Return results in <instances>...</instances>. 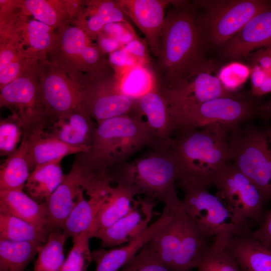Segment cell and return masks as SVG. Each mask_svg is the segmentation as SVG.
<instances>
[{
  "label": "cell",
  "instance_id": "obj_1",
  "mask_svg": "<svg viewBox=\"0 0 271 271\" xmlns=\"http://www.w3.org/2000/svg\"><path fill=\"white\" fill-rule=\"evenodd\" d=\"M171 5L166 13L154 66L161 88L173 85L204 60L195 5L185 1H172Z\"/></svg>",
  "mask_w": 271,
  "mask_h": 271
},
{
  "label": "cell",
  "instance_id": "obj_2",
  "mask_svg": "<svg viewBox=\"0 0 271 271\" xmlns=\"http://www.w3.org/2000/svg\"><path fill=\"white\" fill-rule=\"evenodd\" d=\"M170 143L177 163L176 185L213 186L215 177L227 165L230 129L221 124L176 130Z\"/></svg>",
  "mask_w": 271,
  "mask_h": 271
},
{
  "label": "cell",
  "instance_id": "obj_3",
  "mask_svg": "<svg viewBox=\"0 0 271 271\" xmlns=\"http://www.w3.org/2000/svg\"><path fill=\"white\" fill-rule=\"evenodd\" d=\"M170 140H157L142 155L107 170L111 182L160 201L174 211L181 201L176 190L177 163Z\"/></svg>",
  "mask_w": 271,
  "mask_h": 271
},
{
  "label": "cell",
  "instance_id": "obj_4",
  "mask_svg": "<svg viewBox=\"0 0 271 271\" xmlns=\"http://www.w3.org/2000/svg\"><path fill=\"white\" fill-rule=\"evenodd\" d=\"M157 140L142 117L132 112L97 124L91 148L75 159L97 174L126 162Z\"/></svg>",
  "mask_w": 271,
  "mask_h": 271
},
{
  "label": "cell",
  "instance_id": "obj_5",
  "mask_svg": "<svg viewBox=\"0 0 271 271\" xmlns=\"http://www.w3.org/2000/svg\"><path fill=\"white\" fill-rule=\"evenodd\" d=\"M93 41L82 29L70 23L55 31L49 55L51 61L79 84L86 75L111 68L108 55Z\"/></svg>",
  "mask_w": 271,
  "mask_h": 271
},
{
  "label": "cell",
  "instance_id": "obj_6",
  "mask_svg": "<svg viewBox=\"0 0 271 271\" xmlns=\"http://www.w3.org/2000/svg\"><path fill=\"white\" fill-rule=\"evenodd\" d=\"M204 8L196 21L204 46L221 45L234 37L254 16L271 5L265 0L196 1Z\"/></svg>",
  "mask_w": 271,
  "mask_h": 271
},
{
  "label": "cell",
  "instance_id": "obj_7",
  "mask_svg": "<svg viewBox=\"0 0 271 271\" xmlns=\"http://www.w3.org/2000/svg\"><path fill=\"white\" fill-rule=\"evenodd\" d=\"M228 161L271 200V148L265 130L253 125L230 132Z\"/></svg>",
  "mask_w": 271,
  "mask_h": 271
},
{
  "label": "cell",
  "instance_id": "obj_8",
  "mask_svg": "<svg viewBox=\"0 0 271 271\" xmlns=\"http://www.w3.org/2000/svg\"><path fill=\"white\" fill-rule=\"evenodd\" d=\"M179 207L208 238L225 244L234 236L249 231L238 221L227 204L208 188L190 186L183 189Z\"/></svg>",
  "mask_w": 271,
  "mask_h": 271
},
{
  "label": "cell",
  "instance_id": "obj_9",
  "mask_svg": "<svg viewBox=\"0 0 271 271\" xmlns=\"http://www.w3.org/2000/svg\"><path fill=\"white\" fill-rule=\"evenodd\" d=\"M256 98L251 95L235 93L171 111L176 125L175 131L217 124L227 127L231 131L255 116L260 103Z\"/></svg>",
  "mask_w": 271,
  "mask_h": 271
},
{
  "label": "cell",
  "instance_id": "obj_10",
  "mask_svg": "<svg viewBox=\"0 0 271 271\" xmlns=\"http://www.w3.org/2000/svg\"><path fill=\"white\" fill-rule=\"evenodd\" d=\"M82 91V108L97 124L113 117L128 114L136 100L122 93L111 68L86 75L79 83Z\"/></svg>",
  "mask_w": 271,
  "mask_h": 271
},
{
  "label": "cell",
  "instance_id": "obj_11",
  "mask_svg": "<svg viewBox=\"0 0 271 271\" xmlns=\"http://www.w3.org/2000/svg\"><path fill=\"white\" fill-rule=\"evenodd\" d=\"M216 195L222 199L238 221L248 228L249 221L259 225L264 215V198L254 183L232 163L227 164L215 178Z\"/></svg>",
  "mask_w": 271,
  "mask_h": 271
},
{
  "label": "cell",
  "instance_id": "obj_12",
  "mask_svg": "<svg viewBox=\"0 0 271 271\" xmlns=\"http://www.w3.org/2000/svg\"><path fill=\"white\" fill-rule=\"evenodd\" d=\"M218 72L215 62L204 59L173 85L160 88L171 111L234 94L224 88Z\"/></svg>",
  "mask_w": 271,
  "mask_h": 271
},
{
  "label": "cell",
  "instance_id": "obj_13",
  "mask_svg": "<svg viewBox=\"0 0 271 271\" xmlns=\"http://www.w3.org/2000/svg\"><path fill=\"white\" fill-rule=\"evenodd\" d=\"M36 74L47 119H55L82 107L80 85L52 61H38Z\"/></svg>",
  "mask_w": 271,
  "mask_h": 271
},
{
  "label": "cell",
  "instance_id": "obj_14",
  "mask_svg": "<svg viewBox=\"0 0 271 271\" xmlns=\"http://www.w3.org/2000/svg\"><path fill=\"white\" fill-rule=\"evenodd\" d=\"M37 63L0 88L1 106L12 111L22 124L24 133L43 123L47 117L36 74Z\"/></svg>",
  "mask_w": 271,
  "mask_h": 271
},
{
  "label": "cell",
  "instance_id": "obj_15",
  "mask_svg": "<svg viewBox=\"0 0 271 271\" xmlns=\"http://www.w3.org/2000/svg\"><path fill=\"white\" fill-rule=\"evenodd\" d=\"M96 174L75 159L70 172L45 202L48 229L50 232L62 227L65 220L89 188Z\"/></svg>",
  "mask_w": 271,
  "mask_h": 271
},
{
  "label": "cell",
  "instance_id": "obj_16",
  "mask_svg": "<svg viewBox=\"0 0 271 271\" xmlns=\"http://www.w3.org/2000/svg\"><path fill=\"white\" fill-rule=\"evenodd\" d=\"M156 200L148 196L135 199L130 210L107 228L97 231L94 237L101 240L99 248H113L127 243L138 237L150 224Z\"/></svg>",
  "mask_w": 271,
  "mask_h": 271
},
{
  "label": "cell",
  "instance_id": "obj_17",
  "mask_svg": "<svg viewBox=\"0 0 271 271\" xmlns=\"http://www.w3.org/2000/svg\"><path fill=\"white\" fill-rule=\"evenodd\" d=\"M172 1L117 0L127 17L142 31L153 55L158 54L166 9Z\"/></svg>",
  "mask_w": 271,
  "mask_h": 271
},
{
  "label": "cell",
  "instance_id": "obj_18",
  "mask_svg": "<svg viewBox=\"0 0 271 271\" xmlns=\"http://www.w3.org/2000/svg\"><path fill=\"white\" fill-rule=\"evenodd\" d=\"M30 17L23 11L6 40L30 59H47L55 39V30Z\"/></svg>",
  "mask_w": 271,
  "mask_h": 271
},
{
  "label": "cell",
  "instance_id": "obj_19",
  "mask_svg": "<svg viewBox=\"0 0 271 271\" xmlns=\"http://www.w3.org/2000/svg\"><path fill=\"white\" fill-rule=\"evenodd\" d=\"M43 125L53 137L87 151L93 144L97 128L96 123L82 107L55 119L46 118Z\"/></svg>",
  "mask_w": 271,
  "mask_h": 271
},
{
  "label": "cell",
  "instance_id": "obj_20",
  "mask_svg": "<svg viewBox=\"0 0 271 271\" xmlns=\"http://www.w3.org/2000/svg\"><path fill=\"white\" fill-rule=\"evenodd\" d=\"M174 211L165 206L160 217L127 244L109 249L99 248L91 251L95 271H118L147 244L154 234L172 218Z\"/></svg>",
  "mask_w": 271,
  "mask_h": 271
},
{
  "label": "cell",
  "instance_id": "obj_21",
  "mask_svg": "<svg viewBox=\"0 0 271 271\" xmlns=\"http://www.w3.org/2000/svg\"><path fill=\"white\" fill-rule=\"evenodd\" d=\"M271 46V5L254 16L234 37L224 44L223 55L238 59L255 49Z\"/></svg>",
  "mask_w": 271,
  "mask_h": 271
},
{
  "label": "cell",
  "instance_id": "obj_22",
  "mask_svg": "<svg viewBox=\"0 0 271 271\" xmlns=\"http://www.w3.org/2000/svg\"><path fill=\"white\" fill-rule=\"evenodd\" d=\"M133 111L145 117L144 121L158 140H169L176 130L170 106L158 82L136 100Z\"/></svg>",
  "mask_w": 271,
  "mask_h": 271
},
{
  "label": "cell",
  "instance_id": "obj_23",
  "mask_svg": "<svg viewBox=\"0 0 271 271\" xmlns=\"http://www.w3.org/2000/svg\"><path fill=\"white\" fill-rule=\"evenodd\" d=\"M40 124L24 133L28 142L27 160L30 173L42 164L87 150L68 145L50 135Z\"/></svg>",
  "mask_w": 271,
  "mask_h": 271
},
{
  "label": "cell",
  "instance_id": "obj_24",
  "mask_svg": "<svg viewBox=\"0 0 271 271\" xmlns=\"http://www.w3.org/2000/svg\"><path fill=\"white\" fill-rule=\"evenodd\" d=\"M126 17L117 0L83 1L79 15L71 21V24L95 40L105 26L127 21Z\"/></svg>",
  "mask_w": 271,
  "mask_h": 271
},
{
  "label": "cell",
  "instance_id": "obj_25",
  "mask_svg": "<svg viewBox=\"0 0 271 271\" xmlns=\"http://www.w3.org/2000/svg\"><path fill=\"white\" fill-rule=\"evenodd\" d=\"M225 247L241 271H271V247L263 245L250 230L234 236Z\"/></svg>",
  "mask_w": 271,
  "mask_h": 271
},
{
  "label": "cell",
  "instance_id": "obj_26",
  "mask_svg": "<svg viewBox=\"0 0 271 271\" xmlns=\"http://www.w3.org/2000/svg\"><path fill=\"white\" fill-rule=\"evenodd\" d=\"M186 213L179 206L171 219L158 230L145 246L172 270L180 247Z\"/></svg>",
  "mask_w": 271,
  "mask_h": 271
},
{
  "label": "cell",
  "instance_id": "obj_27",
  "mask_svg": "<svg viewBox=\"0 0 271 271\" xmlns=\"http://www.w3.org/2000/svg\"><path fill=\"white\" fill-rule=\"evenodd\" d=\"M0 212L10 214L49 231L45 202H37L23 190L0 191Z\"/></svg>",
  "mask_w": 271,
  "mask_h": 271
},
{
  "label": "cell",
  "instance_id": "obj_28",
  "mask_svg": "<svg viewBox=\"0 0 271 271\" xmlns=\"http://www.w3.org/2000/svg\"><path fill=\"white\" fill-rule=\"evenodd\" d=\"M110 187L95 191L88 195V200L83 198L76 206L62 227L67 239L85 231L90 232L93 237L97 215Z\"/></svg>",
  "mask_w": 271,
  "mask_h": 271
},
{
  "label": "cell",
  "instance_id": "obj_29",
  "mask_svg": "<svg viewBox=\"0 0 271 271\" xmlns=\"http://www.w3.org/2000/svg\"><path fill=\"white\" fill-rule=\"evenodd\" d=\"M61 161L42 164L31 172L24 189L37 202H46L62 182L65 175L61 166Z\"/></svg>",
  "mask_w": 271,
  "mask_h": 271
},
{
  "label": "cell",
  "instance_id": "obj_30",
  "mask_svg": "<svg viewBox=\"0 0 271 271\" xmlns=\"http://www.w3.org/2000/svg\"><path fill=\"white\" fill-rule=\"evenodd\" d=\"M135 196L120 185L111 187L97 215L93 237L97 231L107 228L124 216L132 207Z\"/></svg>",
  "mask_w": 271,
  "mask_h": 271
},
{
  "label": "cell",
  "instance_id": "obj_31",
  "mask_svg": "<svg viewBox=\"0 0 271 271\" xmlns=\"http://www.w3.org/2000/svg\"><path fill=\"white\" fill-rule=\"evenodd\" d=\"M27 140L23 136L16 150L1 165L0 191L24 189L31 173L27 160Z\"/></svg>",
  "mask_w": 271,
  "mask_h": 271
},
{
  "label": "cell",
  "instance_id": "obj_32",
  "mask_svg": "<svg viewBox=\"0 0 271 271\" xmlns=\"http://www.w3.org/2000/svg\"><path fill=\"white\" fill-rule=\"evenodd\" d=\"M24 12L54 30L71 23L64 0H21Z\"/></svg>",
  "mask_w": 271,
  "mask_h": 271
},
{
  "label": "cell",
  "instance_id": "obj_33",
  "mask_svg": "<svg viewBox=\"0 0 271 271\" xmlns=\"http://www.w3.org/2000/svg\"><path fill=\"white\" fill-rule=\"evenodd\" d=\"M43 244L0 240V271H25Z\"/></svg>",
  "mask_w": 271,
  "mask_h": 271
},
{
  "label": "cell",
  "instance_id": "obj_34",
  "mask_svg": "<svg viewBox=\"0 0 271 271\" xmlns=\"http://www.w3.org/2000/svg\"><path fill=\"white\" fill-rule=\"evenodd\" d=\"M50 232L10 214L0 212V240L45 244Z\"/></svg>",
  "mask_w": 271,
  "mask_h": 271
},
{
  "label": "cell",
  "instance_id": "obj_35",
  "mask_svg": "<svg viewBox=\"0 0 271 271\" xmlns=\"http://www.w3.org/2000/svg\"><path fill=\"white\" fill-rule=\"evenodd\" d=\"M67 239L61 228L52 230L46 242L39 248L33 271H61Z\"/></svg>",
  "mask_w": 271,
  "mask_h": 271
},
{
  "label": "cell",
  "instance_id": "obj_36",
  "mask_svg": "<svg viewBox=\"0 0 271 271\" xmlns=\"http://www.w3.org/2000/svg\"><path fill=\"white\" fill-rule=\"evenodd\" d=\"M0 88H2L37 60L23 55L9 40L0 43Z\"/></svg>",
  "mask_w": 271,
  "mask_h": 271
},
{
  "label": "cell",
  "instance_id": "obj_37",
  "mask_svg": "<svg viewBox=\"0 0 271 271\" xmlns=\"http://www.w3.org/2000/svg\"><path fill=\"white\" fill-rule=\"evenodd\" d=\"M122 93L137 100L150 90L157 83L150 67L137 66L117 78Z\"/></svg>",
  "mask_w": 271,
  "mask_h": 271
},
{
  "label": "cell",
  "instance_id": "obj_38",
  "mask_svg": "<svg viewBox=\"0 0 271 271\" xmlns=\"http://www.w3.org/2000/svg\"><path fill=\"white\" fill-rule=\"evenodd\" d=\"M197 271H241L225 244L213 241L203 255Z\"/></svg>",
  "mask_w": 271,
  "mask_h": 271
},
{
  "label": "cell",
  "instance_id": "obj_39",
  "mask_svg": "<svg viewBox=\"0 0 271 271\" xmlns=\"http://www.w3.org/2000/svg\"><path fill=\"white\" fill-rule=\"evenodd\" d=\"M92 234L85 231L72 238L73 246L61 271H86L92 261L89 242Z\"/></svg>",
  "mask_w": 271,
  "mask_h": 271
},
{
  "label": "cell",
  "instance_id": "obj_40",
  "mask_svg": "<svg viewBox=\"0 0 271 271\" xmlns=\"http://www.w3.org/2000/svg\"><path fill=\"white\" fill-rule=\"evenodd\" d=\"M24 128L18 118L12 114L0 121V154L8 156L22 142Z\"/></svg>",
  "mask_w": 271,
  "mask_h": 271
},
{
  "label": "cell",
  "instance_id": "obj_41",
  "mask_svg": "<svg viewBox=\"0 0 271 271\" xmlns=\"http://www.w3.org/2000/svg\"><path fill=\"white\" fill-rule=\"evenodd\" d=\"M251 68L237 61L231 62L221 67L218 77L224 88L230 93H234L250 77Z\"/></svg>",
  "mask_w": 271,
  "mask_h": 271
},
{
  "label": "cell",
  "instance_id": "obj_42",
  "mask_svg": "<svg viewBox=\"0 0 271 271\" xmlns=\"http://www.w3.org/2000/svg\"><path fill=\"white\" fill-rule=\"evenodd\" d=\"M118 271H172L145 245L142 249Z\"/></svg>",
  "mask_w": 271,
  "mask_h": 271
},
{
  "label": "cell",
  "instance_id": "obj_43",
  "mask_svg": "<svg viewBox=\"0 0 271 271\" xmlns=\"http://www.w3.org/2000/svg\"><path fill=\"white\" fill-rule=\"evenodd\" d=\"M101 32L111 36L122 46L139 38L128 21L108 24L104 27Z\"/></svg>",
  "mask_w": 271,
  "mask_h": 271
},
{
  "label": "cell",
  "instance_id": "obj_44",
  "mask_svg": "<svg viewBox=\"0 0 271 271\" xmlns=\"http://www.w3.org/2000/svg\"><path fill=\"white\" fill-rule=\"evenodd\" d=\"M108 61L115 76L118 78L132 68L139 66L122 47L108 55Z\"/></svg>",
  "mask_w": 271,
  "mask_h": 271
},
{
  "label": "cell",
  "instance_id": "obj_45",
  "mask_svg": "<svg viewBox=\"0 0 271 271\" xmlns=\"http://www.w3.org/2000/svg\"><path fill=\"white\" fill-rule=\"evenodd\" d=\"M147 48L146 43L140 38L133 40L122 47V48L136 60L139 66L151 67V58Z\"/></svg>",
  "mask_w": 271,
  "mask_h": 271
},
{
  "label": "cell",
  "instance_id": "obj_46",
  "mask_svg": "<svg viewBox=\"0 0 271 271\" xmlns=\"http://www.w3.org/2000/svg\"><path fill=\"white\" fill-rule=\"evenodd\" d=\"M251 235L265 247H271V209L265 214Z\"/></svg>",
  "mask_w": 271,
  "mask_h": 271
},
{
  "label": "cell",
  "instance_id": "obj_47",
  "mask_svg": "<svg viewBox=\"0 0 271 271\" xmlns=\"http://www.w3.org/2000/svg\"><path fill=\"white\" fill-rule=\"evenodd\" d=\"M95 40L99 49L107 55L122 47L115 39L103 32L99 34Z\"/></svg>",
  "mask_w": 271,
  "mask_h": 271
},
{
  "label": "cell",
  "instance_id": "obj_48",
  "mask_svg": "<svg viewBox=\"0 0 271 271\" xmlns=\"http://www.w3.org/2000/svg\"><path fill=\"white\" fill-rule=\"evenodd\" d=\"M252 58L253 64H257L268 73L271 68V46L255 52Z\"/></svg>",
  "mask_w": 271,
  "mask_h": 271
},
{
  "label": "cell",
  "instance_id": "obj_49",
  "mask_svg": "<svg viewBox=\"0 0 271 271\" xmlns=\"http://www.w3.org/2000/svg\"><path fill=\"white\" fill-rule=\"evenodd\" d=\"M267 72L255 64H252L250 75L251 84V95L261 86Z\"/></svg>",
  "mask_w": 271,
  "mask_h": 271
},
{
  "label": "cell",
  "instance_id": "obj_50",
  "mask_svg": "<svg viewBox=\"0 0 271 271\" xmlns=\"http://www.w3.org/2000/svg\"><path fill=\"white\" fill-rule=\"evenodd\" d=\"M255 116L263 121H267L271 119V97L268 100L259 104Z\"/></svg>",
  "mask_w": 271,
  "mask_h": 271
},
{
  "label": "cell",
  "instance_id": "obj_51",
  "mask_svg": "<svg viewBox=\"0 0 271 271\" xmlns=\"http://www.w3.org/2000/svg\"><path fill=\"white\" fill-rule=\"evenodd\" d=\"M64 2L67 12L72 21L79 15L81 10L83 1L64 0Z\"/></svg>",
  "mask_w": 271,
  "mask_h": 271
},
{
  "label": "cell",
  "instance_id": "obj_52",
  "mask_svg": "<svg viewBox=\"0 0 271 271\" xmlns=\"http://www.w3.org/2000/svg\"><path fill=\"white\" fill-rule=\"evenodd\" d=\"M271 93V75L267 73L259 88L251 95L255 98Z\"/></svg>",
  "mask_w": 271,
  "mask_h": 271
},
{
  "label": "cell",
  "instance_id": "obj_53",
  "mask_svg": "<svg viewBox=\"0 0 271 271\" xmlns=\"http://www.w3.org/2000/svg\"><path fill=\"white\" fill-rule=\"evenodd\" d=\"M269 144L271 146V127H267L265 130Z\"/></svg>",
  "mask_w": 271,
  "mask_h": 271
},
{
  "label": "cell",
  "instance_id": "obj_54",
  "mask_svg": "<svg viewBox=\"0 0 271 271\" xmlns=\"http://www.w3.org/2000/svg\"><path fill=\"white\" fill-rule=\"evenodd\" d=\"M269 74L271 75V68L270 69L269 72H268Z\"/></svg>",
  "mask_w": 271,
  "mask_h": 271
}]
</instances>
